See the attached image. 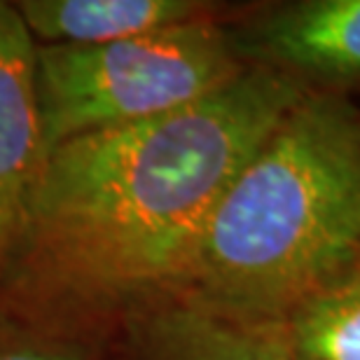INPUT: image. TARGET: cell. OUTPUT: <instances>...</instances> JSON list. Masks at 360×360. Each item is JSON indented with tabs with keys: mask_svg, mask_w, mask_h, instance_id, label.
Masks as SVG:
<instances>
[{
	"mask_svg": "<svg viewBox=\"0 0 360 360\" xmlns=\"http://www.w3.org/2000/svg\"><path fill=\"white\" fill-rule=\"evenodd\" d=\"M304 94L246 68L176 112L56 146L0 274V307L91 337L167 300L229 183Z\"/></svg>",
	"mask_w": 360,
	"mask_h": 360,
	"instance_id": "1",
	"label": "cell"
},
{
	"mask_svg": "<svg viewBox=\"0 0 360 360\" xmlns=\"http://www.w3.org/2000/svg\"><path fill=\"white\" fill-rule=\"evenodd\" d=\"M360 246V108L304 94L213 208L167 300L281 321Z\"/></svg>",
	"mask_w": 360,
	"mask_h": 360,
	"instance_id": "2",
	"label": "cell"
},
{
	"mask_svg": "<svg viewBox=\"0 0 360 360\" xmlns=\"http://www.w3.org/2000/svg\"><path fill=\"white\" fill-rule=\"evenodd\" d=\"M243 70L227 24L215 17L108 45H38L47 155L77 136L176 112Z\"/></svg>",
	"mask_w": 360,
	"mask_h": 360,
	"instance_id": "3",
	"label": "cell"
},
{
	"mask_svg": "<svg viewBox=\"0 0 360 360\" xmlns=\"http://www.w3.org/2000/svg\"><path fill=\"white\" fill-rule=\"evenodd\" d=\"M227 31L246 68L271 70L307 94L360 89V0L262 5Z\"/></svg>",
	"mask_w": 360,
	"mask_h": 360,
	"instance_id": "4",
	"label": "cell"
},
{
	"mask_svg": "<svg viewBox=\"0 0 360 360\" xmlns=\"http://www.w3.org/2000/svg\"><path fill=\"white\" fill-rule=\"evenodd\" d=\"M45 157L38 42L17 5L0 0V274L24 227Z\"/></svg>",
	"mask_w": 360,
	"mask_h": 360,
	"instance_id": "5",
	"label": "cell"
},
{
	"mask_svg": "<svg viewBox=\"0 0 360 360\" xmlns=\"http://www.w3.org/2000/svg\"><path fill=\"white\" fill-rule=\"evenodd\" d=\"M143 360H300L290 328L246 321L183 300H162L134 314Z\"/></svg>",
	"mask_w": 360,
	"mask_h": 360,
	"instance_id": "6",
	"label": "cell"
},
{
	"mask_svg": "<svg viewBox=\"0 0 360 360\" xmlns=\"http://www.w3.org/2000/svg\"><path fill=\"white\" fill-rule=\"evenodd\" d=\"M17 10L42 45L94 47L213 17L199 0H21Z\"/></svg>",
	"mask_w": 360,
	"mask_h": 360,
	"instance_id": "7",
	"label": "cell"
},
{
	"mask_svg": "<svg viewBox=\"0 0 360 360\" xmlns=\"http://www.w3.org/2000/svg\"><path fill=\"white\" fill-rule=\"evenodd\" d=\"M300 360H360V246L288 319Z\"/></svg>",
	"mask_w": 360,
	"mask_h": 360,
	"instance_id": "8",
	"label": "cell"
},
{
	"mask_svg": "<svg viewBox=\"0 0 360 360\" xmlns=\"http://www.w3.org/2000/svg\"><path fill=\"white\" fill-rule=\"evenodd\" d=\"M0 360H96L91 337L31 321L0 307Z\"/></svg>",
	"mask_w": 360,
	"mask_h": 360,
	"instance_id": "9",
	"label": "cell"
}]
</instances>
